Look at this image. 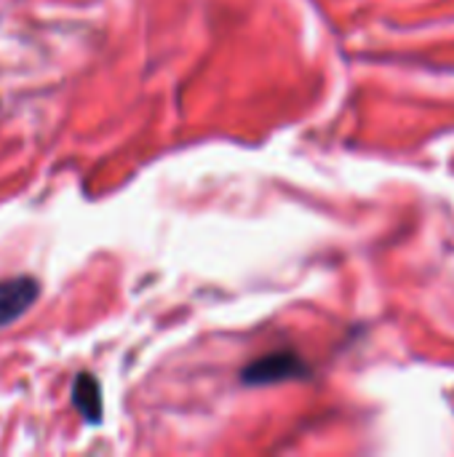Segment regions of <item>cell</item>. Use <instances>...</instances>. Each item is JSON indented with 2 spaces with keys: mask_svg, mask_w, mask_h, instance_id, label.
<instances>
[{
  "mask_svg": "<svg viewBox=\"0 0 454 457\" xmlns=\"http://www.w3.org/2000/svg\"><path fill=\"white\" fill-rule=\"evenodd\" d=\"M40 295V284L29 276L0 278V329L19 321Z\"/></svg>",
  "mask_w": 454,
  "mask_h": 457,
  "instance_id": "cell-2",
  "label": "cell"
},
{
  "mask_svg": "<svg viewBox=\"0 0 454 457\" xmlns=\"http://www.w3.org/2000/svg\"><path fill=\"white\" fill-rule=\"evenodd\" d=\"M305 375H308V367L297 353L278 351V353H270V356H262V359L252 361L244 370L241 378H244L246 386H270V383L297 380V378H305Z\"/></svg>",
  "mask_w": 454,
  "mask_h": 457,
  "instance_id": "cell-1",
  "label": "cell"
},
{
  "mask_svg": "<svg viewBox=\"0 0 454 457\" xmlns=\"http://www.w3.org/2000/svg\"><path fill=\"white\" fill-rule=\"evenodd\" d=\"M72 404L75 410L83 415L86 423H99L102 420V394H99V383L94 380V375H78L72 383Z\"/></svg>",
  "mask_w": 454,
  "mask_h": 457,
  "instance_id": "cell-3",
  "label": "cell"
}]
</instances>
